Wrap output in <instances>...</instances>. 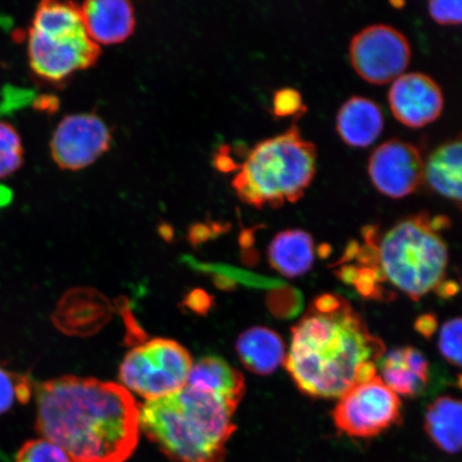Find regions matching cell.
<instances>
[{"mask_svg":"<svg viewBox=\"0 0 462 462\" xmlns=\"http://www.w3.org/2000/svg\"><path fill=\"white\" fill-rule=\"evenodd\" d=\"M34 385L25 374L11 373L0 366V415L7 413L15 402L31 401Z\"/></svg>","mask_w":462,"mask_h":462,"instance_id":"22","label":"cell"},{"mask_svg":"<svg viewBox=\"0 0 462 462\" xmlns=\"http://www.w3.org/2000/svg\"><path fill=\"white\" fill-rule=\"evenodd\" d=\"M424 165L417 147L393 138L374 150L368 173L380 193L398 199L418 189L424 180Z\"/></svg>","mask_w":462,"mask_h":462,"instance_id":"11","label":"cell"},{"mask_svg":"<svg viewBox=\"0 0 462 462\" xmlns=\"http://www.w3.org/2000/svg\"><path fill=\"white\" fill-rule=\"evenodd\" d=\"M193 364L189 352L176 340L153 338L126 354L119 378L126 390L153 401L184 388Z\"/></svg>","mask_w":462,"mask_h":462,"instance_id":"6","label":"cell"},{"mask_svg":"<svg viewBox=\"0 0 462 462\" xmlns=\"http://www.w3.org/2000/svg\"><path fill=\"white\" fill-rule=\"evenodd\" d=\"M268 256L270 264L282 275L287 277L304 275L314 264L313 236L301 229L282 231L271 242Z\"/></svg>","mask_w":462,"mask_h":462,"instance_id":"19","label":"cell"},{"mask_svg":"<svg viewBox=\"0 0 462 462\" xmlns=\"http://www.w3.org/2000/svg\"><path fill=\"white\" fill-rule=\"evenodd\" d=\"M417 328L420 333L429 337L436 330V320L430 316L421 317L417 322Z\"/></svg>","mask_w":462,"mask_h":462,"instance_id":"30","label":"cell"},{"mask_svg":"<svg viewBox=\"0 0 462 462\" xmlns=\"http://www.w3.org/2000/svg\"><path fill=\"white\" fill-rule=\"evenodd\" d=\"M350 60L366 82L384 85L400 78L411 60L409 40L389 25H372L356 33L350 43Z\"/></svg>","mask_w":462,"mask_h":462,"instance_id":"9","label":"cell"},{"mask_svg":"<svg viewBox=\"0 0 462 462\" xmlns=\"http://www.w3.org/2000/svg\"><path fill=\"white\" fill-rule=\"evenodd\" d=\"M301 95L297 90L285 88L276 92L273 100V111L276 116L287 117L301 112Z\"/></svg>","mask_w":462,"mask_h":462,"instance_id":"28","label":"cell"},{"mask_svg":"<svg viewBox=\"0 0 462 462\" xmlns=\"http://www.w3.org/2000/svg\"><path fill=\"white\" fill-rule=\"evenodd\" d=\"M24 162V148L13 125L0 121V179L13 175Z\"/></svg>","mask_w":462,"mask_h":462,"instance_id":"23","label":"cell"},{"mask_svg":"<svg viewBox=\"0 0 462 462\" xmlns=\"http://www.w3.org/2000/svg\"><path fill=\"white\" fill-rule=\"evenodd\" d=\"M14 199V192L9 187L0 183V208L8 207Z\"/></svg>","mask_w":462,"mask_h":462,"instance_id":"31","label":"cell"},{"mask_svg":"<svg viewBox=\"0 0 462 462\" xmlns=\"http://www.w3.org/2000/svg\"><path fill=\"white\" fill-rule=\"evenodd\" d=\"M15 462H72L56 444L46 439H33L23 444Z\"/></svg>","mask_w":462,"mask_h":462,"instance_id":"24","label":"cell"},{"mask_svg":"<svg viewBox=\"0 0 462 462\" xmlns=\"http://www.w3.org/2000/svg\"><path fill=\"white\" fill-rule=\"evenodd\" d=\"M461 402L452 396L439 397L427 408L425 430L430 440L442 452H460L462 436Z\"/></svg>","mask_w":462,"mask_h":462,"instance_id":"20","label":"cell"},{"mask_svg":"<svg viewBox=\"0 0 462 462\" xmlns=\"http://www.w3.org/2000/svg\"><path fill=\"white\" fill-rule=\"evenodd\" d=\"M430 14L438 24L458 25L462 17V3L446 2V0H433L429 4Z\"/></svg>","mask_w":462,"mask_h":462,"instance_id":"26","label":"cell"},{"mask_svg":"<svg viewBox=\"0 0 462 462\" xmlns=\"http://www.w3.org/2000/svg\"><path fill=\"white\" fill-rule=\"evenodd\" d=\"M383 383L397 395L415 397L426 388L430 380V363L413 346L393 349L377 362Z\"/></svg>","mask_w":462,"mask_h":462,"instance_id":"15","label":"cell"},{"mask_svg":"<svg viewBox=\"0 0 462 462\" xmlns=\"http://www.w3.org/2000/svg\"><path fill=\"white\" fill-rule=\"evenodd\" d=\"M333 420L337 429L348 437H377L400 423L402 402L377 374L339 397Z\"/></svg>","mask_w":462,"mask_h":462,"instance_id":"7","label":"cell"},{"mask_svg":"<svg viewBox=\"0 0 462 462\" xmlns=\"http://www.w3.org/2000/svg\"><path fill=\"white\" fill-rule=\"evenodd\" d=\"M36 430L72 462H125L140 440V406L125 386L63 375L40 383Z\"/></svg>","mask_w":462,"mask_h":462,"instance_id":"1","label":"cell"},{"mask_svg":"<svg viewBox=\"0 0 462 462\" xmlns=\"http://www.w3.org/2000/svg\"><path fill=\"white\" fill-rule=\"evenodd\" d=\"M447 225V217L420 213L398 222L377 245L368 234V251L377 258L381 280L414 301L437 291L448 265V248L440 234Z\"/></svg>","mask_w":462,"mask_h":462,"instance_id":"4","label":"cell"},{"mask_svg":"<svg viewBox=\"0 0 462 462\" xmlns=\"http://www.w3.org/2000/svg\"><path fill=\"white\" fill-rule=\"evenodd\" d=\"M236 350L244 366L259 375L273 374L286 359L284 340L267 327H253L241 333Z\"/></svg>","mask_w":462,"mask_h":462,"instance_id":"17","label":"cell"},{"mask_svg":"<svg viewBox=\"0 0 462 462\" xmlns=\"http://www.w3.org/2000/svg\"><path fill=\"white\" fill-rule=\"evenodd\" d=\"M112 304L95 289L77 288L60 299L51 317L67 335L89 337L99 332L112 317Z\"/></svg>","mask_w":462,"mask_h":462,"instance_id":"13","label":"cell"},{"mask_svg":"<svg viewBox=\"0 0 462 462\" xmlns=\"http://www.w3.org/2000/svg\"><path fill=\"white\" fill-rule=\"evenodd\" d=\"M384 128V118L378 104L364 97H352L340 107L337 130L342 140L352 147H367Z\"/></svg>","mask_w":462,"mask_h":462,"instance_id":"16","label":"cell"},{"mask_svg":"<svg viewBox=\"0 0 462 462\" xmlns=\"http://www.w3.org/2000/svg\"><path fill=\"white\" fill-rule=\"evenodd\" d=\"M291 332L284 365L306 395L339 398L378 374L377 362L385 346L338 294L318 297Z\"/></svg>","mask_w":462,"mask_h":462,"instance_id":"2","label":"cell"},{"mask_svg":"<svg viewBox=\"0 0 462 462\" xmlns=\"http://www.w3.org/2000/svg\"><path fill=\"white\" fill-rule=\"evenodd\" d=\"M80 13L87 34L97 46L123 42L134 31V8L125 0L87 2Z\"/></svg>","mask_w":462,"mask_h":462,"instance_id":"14","label":"cell"},{"mask_svg":"<svg viewBox=\"0 0 462 462\" xmlns=\"http://www.w3.org/2000/svg\"><path fill=\"white\" fill-rule=\"evenodd\" d=\"M317 150L297 125L260 142L247 154L233 180L245 204L279 208L301 199L316 173Z\"/></svg>","mask_w":462,"mask_h":462,"instance_id":"5","label":"cell"},{"mask_svg":"<svg viewBox=\"0 0 462 462\" xmlns=\"http://www.w3.org/2000/svg\"><path fill=\"white\" fill-rule=\"evenodd\" d=\"M461 328L459 317L444 323L438 344L444 359L458 368L461 366Z\"/></svg>","mask_w":462,"mask_h":462,"instance_id":"25","label":"cell"},{"mask_svg":"<svg viewBox=\"0 0 462 462\" xmlns=\"http://www.w3.org/2000/svg\"><path fill=\"white\" fill-rule=\"evenodd\" d=\"M112 135L104 121L92 114L68 116L51 138V155L63 170H82L107 152Z\"/></svg>","mask_w":462,"mask_h":462,"instance_id":"10","label":"cell"},{"mask_svg":"<svg viewBox=\"0 0 462 462\" xmlns=\"http://www.w3.org/2000/svg\"><path fill=\"white\" fill-rule=\"evenodd\" d=\"M186 385L221 396L236 407L245 394L244 374L217 356L201 357L193 364Z\"/></svg>","mask_w":462,"mask_h":462,"instance_id":"18","label":"cell"},{"mask_svg":"<svg viewBox=\"0 0 462 462\" xmlns=\"http://www.w3.org/2000/svg\"><path fill=\"white\" fill-rule=\"evenodd\" d=\"M236 406L186 385L140 406V429L176 462H224Z\"/></svg>","mask_w":462,"mask_h":462,"instance_id":"3","label":"cell"},{"mask_svg":"<svg viewBox=\"0 0 462 462\" xmlns=\"http://www.w3.org/2000/svg\"><path fill=\"white\" fill-rule=\"evenodd\" d=\"M424 179L444 198L461 201V142H449L439 147L424 165Z\"/></svg>","mask_w":462,"mask_h":462,"instance_id":"21","label":"cell"},{"mask_svg":"<svg viewBox=\"0 0 462 462\" xmlns=\"http://www.w3.org/2000/svg\"><path fill=\"white\" fill-rule=\"evenodd\" d=\"M394 117L411 129L423 128L440 117L444 99L440 86L424 73L402 74L389 91Z\"/></svg>","mask_w":462,"mask_h":462,"instance_id":"12","label":"cell"},{"mask_svg":"<svg viewBox=\"0 0 462 462\" xmlns=\"http://www.w3.org/2000/svg\"><path fill=\"white\" fill-rule=\"evenodd\" d=\"M33 106L40 112L54 113L60 106V101L53 96H40L34 97Z\"/></svg>","mask_w":462,"mask_h":462,"instance_id":"29","label":"cell"},{"mask_svg":"<svg viewBox=\"0 0 462 462\" xmlns=\"http://www.w3.org/2000/svg\"><path fill=\"white\" fill-rule=\"evenodd\" d=\"M3 99L0 101V114H10L33 103L36 94L32 90L20 87L7 86L3 90Z\"/></svg>","mask_w":462,"mask_h":462,"instance_id":"27","label":"cell"},{"mask_svg":"<svg viewBox=\"0 0 462 462\" xmlns=\"http://www.w3.org/2000/svg\"><path fill=\"white\" fill-rule=\"evenodd\" d=\"M99 55V46L91 42L85 27L49 32L29 29V63L38 77L51 82H60L89 68Z\"/></svg>","mask_w":462,"mask_h":462,"instance_id":"8","label":"cell"}]
</instances>
